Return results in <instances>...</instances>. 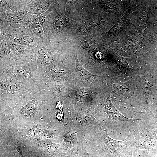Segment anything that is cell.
Segmentation results:
<instances>
[{"instance_id": "obj_15", "label": "cell", "mask_w": 157, "mask_h": 157, "mask_svg": "<svg viewBox=\"0 0 157 157\" xmlns=\"http://www.w3.org/2000/svg\"><path fill=\"white\" fill-rule=\"evenodd\" d=\"M38 144L44 149L49 151L52 150L55 151L57 150L60 145L58 144L54 143L51 142L45 141H38Z\"/></svg>"}, {"instance_id": "obj_7", "label": "cell", "mask_w": 157, "mask_h": 157, "mask_svg": "<svg viewBox=\"0 0 157 157\" xmlns=\"http://www.w3.org/2000/svg\"><path fill=\"white\" fill-rule=\"evenodd\" d=\"M76 66L74 72L76 79L87 86L97 82L98 76L87 70L81 65L76 56L74 55Z\"/></svg>"}, {"instance_id": "obj_4", "label": "cell", "mask_w": 157, "mask_h": 157, "mask_svg": "<svg viewBox=\"0 0 157 157\" xmlns=\"http://www.w3.org/2000/svg\"><path fill=\"white\" fill-rule=\"evenodd\" d=\"M38 16L28 12L25 24L37 44L42 43L45 40L44 31Z\"/></svg>"}, {"instance_id": "obj_14", "label": "cell", "mask_w": 157, "mask_h": 157, "mask_svg": "<svg viewBox=\"0 0 157 157\" xmlns=\"http://www.w3.org/2000/svg\"><path fill=\"white\" fill-rule=\"evenodd\" d=\"M24 8L21 6H15L6 0L0 1V12L16 11L22 10Z\"/></svg>"}, {"instance_id": "obj_11", "label": "cell", "mask_w": 157, "mask_h": 157, "mask_svg": "<svg viewBox=\"0 0 157 157\" xmlns=\"http://www.w3.org/2000/svg\"><path fill=\"white\" fill-rule=\"evenodd\" d=\"M50 9L42 13L38 16L39 21L42 25L45 37V40L49 39L50 29Z\"/></svg>"}, {"instance_id": "obj_1", "label": "cell", "mask_w": 157, "mask_h": 157, "mask_svg": "<svg viewBox=\"0 0 157 157\" xmlns=\"http://www.w3.org/2000/svg\"><path fill=\"white\" fill-rule=\"evenodd\" d=\"M50 29L49 39L55 38L60 34L75 29L80 22L70 19L53 3L50 7Z\"/></svg>"}, {"instance_id": "obj_16", "label": "cell", "mask_w": 157, "mask_h": 157, "mask_svg": "<svg viewBox=\"0 0 157 157\" xmlns=\"http://www.w3.org/2000/svg\"><path fill=\"white\" fill-rule=\"evenodd\" d=\"M41 126L40 125L35 126L30 129L27 132L26 138L29 139L31 142L35 136L39 131Z\"/></svg>"}, {"instance_id": "obj_6", "label": "cell", "mask_w": 157, "mask_h": 157, "mask_svg": "<svg viewBox=\"0 0 157 157\" xmlns=\"http://www.w3.org/2000/svg\"><path fill=\"white\" fill-rule=\"evenodd\" d=\"M101 22L95 16L80 21L75 29V35L84 36L95 33L100 28Z\"/></svg>"}, {"instance_id": "obj_18", "label": "cell", "mask_w": 157, "mask_h": 157, "mask_svg": "<svg viewBox=\"0 0 157 157\" xmlns=\"http://www.w3.org/2000/svg\"><path fill=\"white\" fill-rule=\"evenodd\" d=\"M91 94V92L87 88H81L77 92V94L79 97L87 100L89 99Z\"/></svg>"}, {"instance_id": "obj_12", "label": "cell", "mask_w": 157, "mask_h": 157, "mask_svg": "<svg viewBox=\"0 0 157 157\" xmlns=\"http://www.w3.org/2000/svg\"><path fill=\"white\" fill-rule=\"evenodd\" d=\"M0 49L1 60H9L14 58L15 56L11 49L10 42L8 41L3 40L0 41Z\"/></svg>"}, {"instance_id": "obj_3", "label": "cell", "mask_w": 157, "mask_h": 157, "mask_svg": "<svg viewBox=\"0 0 157 157\" xmlns=\"http://www.w3.org/2000/svg\"><path fill=\"white\" fill-rule=\"evenodd\" d=\"M28 12L24 9L0 13V24L6 28H17L24 26Z\"/></svg>"}, {"instance_id": "obj_10", "label": "cell", "mask_w": 157, "mask_h": 157, "mask_svg": "<svg viewBox=\"0 0 157 157\" xmlns=\"http://www.w3.org/2000/svg\"><path fill=\"white\" fill-rule=\"evenodd\" d=\"M38 59L44 65H49L54 61L55 56L51 50L45 48L42 43L37 44L34 48Z\"/></svg>"}, {"instance_id": "obj_13", "label": "cell", "mask_w": 157, "mask_h": 157, "mask_svg": "<svg viewBox=\"0 0 157 157\" xmlns=\"http://www.w3.org/2000/svg\"><path fill=\"white\" fill-rule=\"evenodd\" d=\"M22 111L27 117H31L34 116L36 112V103L35 99L30 101L22 108Z\"/></svg>"}, {"instance_id": "obj_5", "label": "cell", "mask_w": 157, "mask_h": 157, "mask_svg": "<svg viewBox=\"0 0 157 157\" xmlns=\"http://www.w3.org/2000/svg\"><path fill=\"white\" fill-rule=\"evenodd\" d=\"M20 6L29 13L39 16L47 11L54 0H20Z\"/></svg>"}, {"instance_id": "obj_17", "label": "cell", "mask_w": 157, "mask_h": 157, "mask_svg": "<svg viewBox=\"0 0 157 157\" xmlns=\"http://www.w3.org/2000/svg\"><path fill=\"white\" fill-rule=\"evenodd\" d=\"M53 133L50 131L42 130L39 132L37 135L36 138L38 139L41 140L46 138H52L54 137Z\"/></svg>"}, {"instance_id": "obj_21", "label": "cell", "mask_w": 157, "mask_h": 157, "mask_svg": "<svg viewBox=\"0 0 157 157\" xmlns=\"http://www.w3.org/2000/svg\"><path fill=\"white\" fill-rule=\"evenodd\" d=\"M60 111L57 114V118L60 120H63L64 119V115L63 112V110H60Z\"/></svg>"}, {"instance_id": "obj_22", "label": "cell", "mask_w": 157, "mask_h": 157, "mask_svg": "<svg viewBox=\"0 0 157 157\" xmlns=\"http://www.w3.org/2000/svg\"><path fill=\"white\" fill-rule=\"evenodd\" d=\"M56 107L60 110H63V104L61 101H59L56 104Z\"/></svg>"}, {"instance_id": "obj_2", "label": "cell", "mask_w": 157, "mask_h": 157, "mask_svg": "<svg viewBox=\"0 0 157 157\" xmlns=\"http://www.w3.org/2000/svg\"><path fill=\"white\" fill-rule=\"evenodd\" d=\"M3 40L33 48L38 44L25 25L17 28H9L2 40Z\"/></svg>"}, {"instance_id": "obj_19", "label": "cell", "mask_w": 157, "mask_h": 157, "mask_svg": "<svg viewBox=\"0 0 157 157\" xmlns=\"http://www.w3.org/2000/svg\"><path fill=\"white\" fill-rule=\"evenodd\" d=\"M76 138V135L74 133H69L66 134L64 136V141L66 143L71 144V143H73Z\"/></svg>"}, {"instance_id": "obj_9", "label": "cell", "mask_w": 157, "mask_h": 157, "mask_svg": "<svg viewBox=\"0 0 157 157\" xmlns=\"http://www.w3.org/2000/svg\"><path fill=\"white\" fill-rule=\"evenodd\" d=\"M10 46L15 57L24 60L33 59L35 53L34 48L20 45L15 43H10Z\"/></svg>"}, {"instance_id": "obj_20", "label": "cell", "mask_w": 157, "mask_h": 157, "mask_svg": "<svg viewBox=\"0 0 157 157\" xmlns=\"http://www.w3.org/2000/svg\"><path fill=\"white\" fill-rule=\"evenodd\" d=\"M11 82L7 81L3 83V87L6 90L11 91L15 89V86Z\"/></svg>"}, {"instance_id": "obj_8", "label": "cell", "mask_w": 157, "mask_h": 157, "mask_svg": "<svg viewBox=\"0 0 157 157\" xmlns=\"http://www.w3.org/2000/svg\"><path fill=\"white\" fill-rule=\"evenodd\" d=\"M76 46L81 47L91 56L96 51L99 46L98 38L95 33L84 36H77L75 39Z\"/></svg>"}]
</instances>
